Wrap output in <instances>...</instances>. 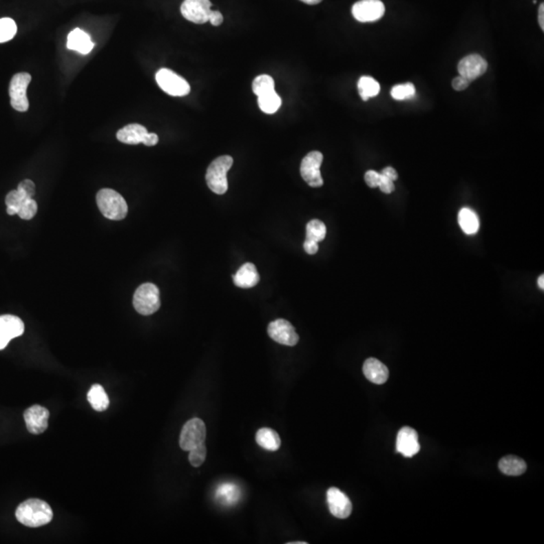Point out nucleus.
I'll return each mask as SVG.
<instances>
[{"label": "nucleus", "instance_id": "1", "mask_svg": "<svg viewBox=\"0 0 544 544\" xmlns=\"http://www.w3.org/2000/svg\"><path fill=\"white\" fill-rule=\"evenodd\" d=\"M17 521L28 527H40L53 520L51 506L40 499H28L17 507Z\"/></svg>", "mask_w": 544, "mask_h": 544}, {"label": "nucleus", "instance_id": "2", "mask_svg": "<svg viewBox=\"0 0 544 544\" xmlns=\"http://www.w3.org/2000/svg\"><path fill=\"white\" fill-rule=\"evenodd\" d=\"M96 200L100 212L107 219L121 221L127 216V203L118 191L102 189L98 191Z\"/></svg>", "mask_w": 544, "mask_h": 544}, {"label": "nucleus", "instance_id": "3", "mask_svg": "<svg viewBox=\"0 0 544 544\" xmlns=\"http://www.w3.org/2000/svg\"><path fill=\"white\" fill-rule=\"evenodd\" d=\"M233 165L230 156H222L213 160L206 174L209 188L217 195H224L228 191L227 173Z\"/></svg>", "mask_w": 544, "mask_h": 544}, {"label": "nucleus", "instance_id": "4", "mask_svg": "<svg viewBox=\"0 0 544 544\" xmlns=\"http://www.w3.org/2000/svg\"><path fill=\"white\" fill-rule=\"evenodd\" d=\"M134 306L143 315H152L160 308V289L156 284H141L134 295Z\"/></svg>", "mask_w": 544, "mask_h": 544}, {"label": "nucleus", "instance_id": "5", "mask_svg": "<svg viewBox=\"0 0 544 544\" xmlns=\"http://www.w3.org/2000/svg\"><path fill=\"white\" fill-rule=\"evenodd\" d=\"M156 83L163 92L175 97H182L190 93L191 86L187 80L171 70L163 68L156 73Z\"/></svg>", "mask_w": 544, "mask_h": 544}, {"label": "nucleus", "instance_id": "6", "mask_svg": "<svg viewBox=\"0 0 544 544\" xmlns=\"http://www.w3.org/2000/svg\"><path fill=\"white\" fill-rule=\"evenodd\" d=\"M32 76L28 73H17L12 78L10 84V104L19 112H25L30 107L27 96L28 85Z\"/></svg>", "mask_w": 544, "mask_h": 544}, {"label": "nucleus", "instance_id": "7", "mask_svg": "<svg viewBox=\"0 0 544 544\" xmlns=\"http://www.w3.org/2000/svg\"><path fill=\"white\" fill-rule=\"evenodd\" d=\"M323 160L322 152L311 151L302 160L300 175L304 182L312 188H320L324 185V180L320 171Z\"/></svg>", "mask_w": 544, "mask_h": 544}, {"label": "nucleus", "instance_id": "8", "mask_svg": "<svg viewBox=\"0 0 544 544\" xmlns=\"http://www.w3.org/2000/svg\"><path fill=\"white\" fill-rule=\"evenodd\" d=\"M207 430L202 419H191L182 428L180 437V449L190 452L191 449L201 445L206 439Z\"/></svg>", "mask_w": 544, "mask_h": 544}, {"label": "nucleus", "instance_id": "9", "mask_svg": "<svg viewBox=\"0 0 544 544\" xmlns=\"http://www.w3.org/2000/svg\"><path fill=\"white\" fill-rule=\"evenodd\" d=\"M385 14V6L381 0H360L352 8V14L360 23H374Z\"/></svg>", "mask_w": 544, "mask_h": 544}, {"label": "nucleus", "instance_id": "10", "mask_svg": "<svg viewBox=\"0 0 544 544\" xmlns=\"http://www.w3.org/2000/svg\"><path fill=\"white\" fill-rule=\"evenodd\" d=\"M210 0H185L180 6V12L187 21L197 25H203L209 21L211 12Z\"/></svg>", "mask_w": 544, "mask_h": 544}, {"label": "nucleus", "instance_id": "11", "mask_svg": "<svg viewBox=\"0 0 544 544\" xmlns=\"http://www.w3.org/2000/svg\"><path fill=\"white\" fill-rule=\"evenodd\" d=\"M267 333L272 340L289 347L297 345L300 341L297 331L286 320L278 319L271 322L267 328Z\"/></svg>", "mask_w": 544, "mask_h": 544}, {"label": "nucleus", "instance_id": "12", "mask_svg": "<svg viewBox=\"0 0 544 544\" xmlns=\"http://www.w3.org/2000/svg\"><path fill=\"white\" fill-rule=\"evenodd\" d=\"M326 502L331 514L339 519H346L349 517L353 510L349 497L341 490L334 487L326 492Z\"/></svg>", "mask_w": 544, "mask_h": 544}, {"label": "nucleus", "instance_id": "13", "mask_svg": "<svg viewBox=\"0 0 544 544\" xmlns=\"http://www.w3.org/2000/svg\"><path fill=\"white\" fill-rule=\"evenodd\" d=\"M25 332V324L12 315H0V350H3L12 339Z\"/></svg>", "mask_w": 544, "mask_h": 544}, {"label": "nucleus", "instance_id": "14", "mask_svg": "<svg viewBox=\"0 0 544 544\" xmlns=\"http://www.w3.org/2000/svg\"><path fill=\"white\" fill-rule=\"evenodd\" d=\"M488 69V63L480 54H473L465 56L459 63L458 71L460 76L467 78L470 81L478 79L484 75Z\"/></svg>", "mask_w": 544, "mask_h": 544}, {"label": "nucleus", "instance_id": "15", "mask_svg": "<svg viewBox=\"0 0 544 544\" xmlns=\"http://www.w3.org/2000/svg\"><path fill=\"white\" fill-rule=\"evenodd\" d=\"M421 450L419 435L413 428L404 426L399 430L396 439V450L406 458H412Z\"/></svg>", "mask_w": 544, "mask_h": 544}, {"label": "nucleus", "instance_id": "16", "mask_svg": "<svg viewBox=\"0 0 544 544\" xmlns=\"http://www.w3.org/2000/svg\"><path fill=\"white\" fill-rule=\"evenodd\" d=\"M23 417L30 434L40 435L47 430L50 417V411L47 408L36 404L28 408Z\"/></svg>", "mask_w": 544, "mask_h": 544}, {"label": "nucleus", "instance_id": "17", "mask_svg": "<svg viewBox=\"0 0 544 544\" xmlns=\"http://www.w3.org/2000/svg\"><path fill=\"white\" fill-rule=\"evenodd\" d=\"M363 373L370 382L384 384L389 377L388 368L375 358H369L363 365Z\"/></svg>", "mask_w": 544, "mask_h": 544}, {"label": "nucleus", "instance_id": "18", "mask_svg": "<svg viewBox=\"0 0 544 544\" xmlns=\"http://www.w3.org/2000/svg\"><path fill=\"white\" fill-rule=\"evenodd\" d=\"M94 45L90 36L81 28H75L69 34L67 48L72 51L87 54L94 49Z\"/></svg>", "mask_w": 544, "mask_h": 544}, {"label": "nucleus", "instance_id": "19", "mask_svg": "<svg viewBox=\"0 0 544 544\" xmlns=\"http://www.w3.org/2000/svg\"><path fill=\"white\" fill-rule=\"evenodd\" d=\"M259 280H260V276H259L258 269H256L255 265L250 262L243 264L236 272V274L233 276L235 286L241 287V289H251L258 284Z\"/></svg>", "mask_w": 544, "mask_h": 544}, {"label": "nucleus", "instance_id": "20", "mask_svg": "<svg viewBox=\"0 0 544 544\" xmlns=\"http://www.w3.org/2000/svg\"><path fill=\"white\" fill-rule=\"evenodd\" d=\"M147 129L140 124L132 123L124 126L117 132L116 137L121 143L125 145H136L143 143Z\"/></svg>", "mask_w": 544, "mask_h": 544}, {"label": "nucleus", "instance_id": "21", "mask_svg": "<svg viewBox=\"0 0 544 544\" xmlns=\"http://www.w3.org/2000/svg\"><path fill=\"white\" fill-rule=\"evenodd\" d=\"M256 443L263 449L269 452H276L282 446L280 435L275 430L269 428H262L256 432Z\"/></svg>", "mask_w": 544, "mask_h": 544}, {"label": "nucleus", "instance_id": "22", "mask_svg": "<svg viewBox=\"0 0 544 544\" xmlns=\"http://www.w3.org/2000/svg\"><path fill=\"white\" fill-rule=\"evenodd\" d=\"M499 469L507 476H520L525 473L527 465L516 456H506L499 462Z\"/></svg>", "mask_w": 544, "mask_h": 544}, {"label": "nucleus", "instance_id": "23", "mask_svg": "<svg viewBox=\"0 0 544 544\" xmlns=\"http://www.w3.org/2000/svg\"><path fill=\"white\" fill-rule=\"evenodd\" d=\"M459 224L463 231L468 235L476 234L480 227L478 216L469 208H463L459 213Z\"/></svg>", "mask_w": 544, "mask_h": 544}, {"label": "nucleus", "instance_id": "24", "mask_svg": "<svg viewBox=\"0 0 544 544\" xmlns=\"http://www.w3.org/2000/svg\"><path fill=\"white\" fill-rule=\"evenodd\" d=\"M88 401L90 402L91 406L95 409L96 411H104L108 408L109 398L107 393L104 390L103 387L99 384L93 385L89 390Z\"/></svg>", "mask_w": 544, "mask_h": 544}, {"label": "nucleus", "instance_id": "25", "mask_svg": "<svg viewBox=\"0 0 544 544\" xmlns=\"http://www.w3.org/2000/svg\"><path fill=\"white\" fill-rule=\"evenodd\" d=\"M359 94L364 101L379 94L380 84L374 78L363 76L358 82Z\"/></svg>", "mask_w": 544, "mask_h": 544}, {"label": "nucleus", "instance_id": "26", "mask_svg": "<svg viewBox=\"0 0 544 544\" xmlns=\"http://www.w3.org/2000/svg\"><path fill=\"white\" fill-rule=\"evenodd\" d=\"M258 106L262 112L266 114H273L282 106V98L278 96L275 90L266 94L259 96Z\"/></svg>", "mask_w": 544, "mask_h": 544}, {"label": "nucleus", "instance_id": "27", "mask_svg": "<svg viewBox=\"0 0 544 544\" xmlns=\"http://www.w3.org/2000/svg\"><path fill=\"white\" fill-rule=\"evenodd\" d=\"M326 228L325 224L320 220H312L306 225V240L321 242L326 238Z\"/></svg>", "mask_w": 544, "mask_h": 544}, {"label": "nucleus", "instance_id": "28", "mask_svg": "<svg viewBox=\"0 0 544 544\" xmlns=\"http://www.w3.org/2000/svg\"><path fill=\"white\" fill-rule=\"evenodd\" d=\"M252 90L258 96L264 95L274 90V80L269 75H260L252 83Z\"/></svg>", "mask_w": 544, "mask_h": 544}, {"label": "nucleus", "instance_id": "29", "mask_svg": "<svg viewBox=\"0 0 544 544\" xmlns=\"http://www.w3.org/2000/svg\"><path fill=\"white\" fill-rule=\"evenodd\" d=\"M25 199H28V198L27 196L23 195L21 191L14 190L10 191L6 198V206H8L6 212H8V214L10 215V216L17 215L19 207H21V203H23Z\"/></svg>", "mask_w": 544, "mask_h": 544}, {"label": "nucleus", "instance_id": "30", "mask_svg": "<svg viewBox=\"0 0 544 544\" xmlns=\"http://www.w3.org/2000/svg\"><path fill=\"white\" fill-rule=\"evenodd\" d=\"M17 32V23L14 19L8 17L0 19V43L12 40Z\"/></svg>", "mask_w": 544, "mask_h": 544}, {"label": "nucleus", "instance_id": "31", "mask_svg": "<svg viewBox=\"0 0 544 544\" xmlns=\"http://www.w3.org/2000/svg\"><path fill=\"white\" fill-rule=\"evenodd\" d=\"M391 96L393 99L398 100V101L412 99L415 96V85L412 83L397 85V86L393 87L391 90Z\"/></svg>", "mask_w": 544, "mask_h": 544}, {"label": "nucleus", "instance_id": "32", "mask_svg": "<svg viewBox=\"0 0 544 544\" xmlns=\"http://www.w3.org/2000/svg\"><path fill=\"white\" fill-rule=\"evenodd\" d=\"M38 212V204L32 198H28L21 203L17 215L23 220H30L36 216Z\"/></svg>", "mask_w": 544, "mask_h": 544}, {"label": "nucleus", "instance_id": "33", "mask_svg": "<svg viewBox=\"0 0 544 544\" xmlns=\"http://www.w3.org/2000/svg\"><path fill=\"white\" fill-rule=\"evenodd\" d=\"M206 457L207 448L203 443L190 450L189 461H190V463L193 467L198 468L203 465L205 460H206Z\"/></svg>", "mask_w": 544, "mask_h": 544}, {"label": "nucleus", "instance_id": "34", "mask_svg": "<svg viewBox=\"0 0 544 544\" xmlns=\"http://www.w3.org/2000/svg\"><path fill=\"white\" fill-rule=\"evenodd\" d=\"M17 190L21 191L28 198H32L34 196V193H36V186H34L32 180H25L19 182Z\"/></svg>", "mask_w": 544, "mask_h": 544}, {"label": "nucleus", "instance_id": "35", "mask_svg": "<svg viewBox=\"0 0 544 544\" xmlns=\"http://www.w3.org/2000/svg\"><path fill=\"white\" fill-rule=\"evenodd\" d=\"M381 175L375 171H368L365 174V182L370 188H378L379 186Z\"/></svg>", "mask_w": 544, "mask_h": 544}, {"label": "nucleus", "instance_id": "36", "mask_svg": "<svg viewBox=\"0 0 544 544\" xmlns=\"http://www.w3.org/2000/svg\"><path fill=\"white\" fill-rule=\"evenodd\" d=\"M378 188H379L381 191H383L384 193H391L393 191H395V182L391 180L390 178L381 175L379 186H378Z\"/></svg>", "mask_w": 544, "mask_h": 544}, {"label": "nucleus", "instance_id": "37", "mask_svg": "<svg viewBox=\"0 0 544 544\" xmlns=\"http://www.w3.org/2000/svg\"><path fill=\"white\" fill-rule=\"evenodd\" d=\"M470 84H471V81L468 80L467 78L463 77V76H459V77L454 78L452 82V88L456 91L465 90V89H467L468 87L470 86Z\"/></svg>", "mask_w": 544, "mask_h": 544}, {"label": "nucleus", "instance_id": "38", "mask_svg": "<svg viewBox=\"0 0 544 544\" xmlns=\"http://www.w3.org/2000/svg\"><path fill=\"white\" fill-rule=\"evenodd\" d=\"M223 21L224 17L221 12H217V10H212V12H211L209 21H210L214 27H219V25H221L222 23H223Z\"/></svg>", "mask_w": 544, "mask_h": 544}, {"label": "nucleus", "instance_id": "39", "mask_svg": "<svg viewBox=\"0 0 544 544\" xmlns=\"http://www.w3.org/2000/svg\"><path fill=\"white\" fill-rule=\"evenodd\" d=\"M304 248L306 253L310 254V255H313V254L317 253V250H319V245H317V242H315V241L306 240V239L304 243Z\"/></svg>", "mask_w": 544, "mask_h": 544}, {"label": "nucleus", "instance_id": "40", "mask_svg": "<svg viewBox=\"0 0 544 544\" xmlns=\"http://www.w3.org/2000/svg\"><path fill=\"white\" fill-rule=\"evenodd\" d=\"M158 136L156 134H150V132H147L145 134L143 140V145H147V147H154V145H158Z\"/></svg>", "mask_w": 544, "mask_h": 544}, {"label": "nucleus", "instance_id": "41", "mask_svg": "<svg viewBox=\"0 0 544 544\" xmlns=\"http://www.w3.org/2000/svg\"><path fill=\"white\" fill-rule=\"evenodd\" d=\"M381 175L390 178V180H393V182H395V180L398 178L397 171H396L395 169L391 167H385V169L381 171Z\"/></svg>", "mask_w": 544, "mask_h": 544}, {"label": "nucleus", "instance_id": "42", "mask_svg": "<svg viewBox=\"0 0 544 544\" xmlns=\"http://www.w3.org/2000/svg\"><path fill=\"white\" fill-rule=\"evenodd\" d=\"M538 23L541 30H544V4L541 3L538 8Z\"/></svg>", "mask_w": 544, "mask_h": 544}, {"label": "nucleus", "instance_id": "43", "mask_svg": "<svg viewBox=\"0 0 544 544\" xmlns=\"http://www.w3.org/2000/svg\"><path fill=\"white\" fill-rule=\"evenodd\" d=\"M300 1L304 2V3L310 4V6H315V4H319L320 2L323 1V0H300Z\"/></svg>", "mask_w": 544, "mask_h": 544}, {"label": "nucleus", "instance_id": "44", "mask_svg": "<svg viewBox=\"0 0 544 544\" xmlns=\"http://www.w3.org/2000/svg\"><path fill=\"white\" fill-rule=\"evenodd\" d=\"M538 286L541 287V289H543H543H544V275H543H543L541 276V278H538Z\"/></svg>", "mask_w": 544, "mask_h": 544}, {"label": "nucleus", "instance_id": "45", "mask_svg": "<svg viewBox=\"0 0 544 544\" xmlns=\"http://www.w3.org/2000/svg\"><path fill=\"white\" fill-rule=\"evenodd\" d=\"M289 544H306V543H304V541H302V543H289Z\"/></svg>", "mask_w": 544, "mask_h": 544}]
</instances>
